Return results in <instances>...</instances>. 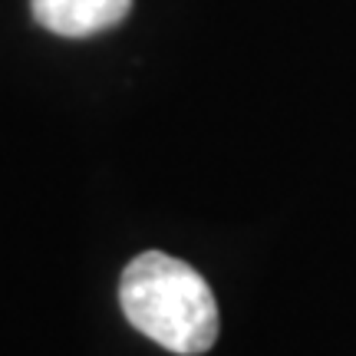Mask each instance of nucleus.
Segmentation results:
<instances>
[{"label": "nucleus", "mask_w": 356, "mask_h": 356, "mask_svg": "<svg viewBox=\"0 0 356 356\" xmlns=\"http://www.w3.org/2000/svg\"><path fill=\"white\" fill-rule=\"evenodd\" d=\"M30 10L43 30L83 40L122 24L132 10V0H30Z\"/></svg>", "instance_id": "obj_2"}, {"label": "nucleus", "mask_w": 356, "mask_h": 356, "mask_svg": "<svg viewBox=\"0 0 356 356\" xmlns=\"http://www.w3.org/2000/svg\"><path fill=\"white\" fill-rule=\"evenodd\" d=\"M126 320L178 356L208 353L218 340V304L211 287L191 264L162 251L132 257L119 280Z\"/></svg>", "instance_id": "obj_1"}]
</instances>
